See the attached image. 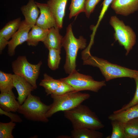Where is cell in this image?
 Wrapping results in <instances>:
<instances>
[{
	"instance_id": "cell-30",
	"label": "cell",
	"mask_w": 138,
	"mask_h": 138,
	"mask_svg": "<svg viewBox=\"0 0 138 138\" xmlns=\"http://www.w3.org/2000/svg\"><path fill=\"white\" fill-rule=\"evenodd\" d=\"M61 80V83L58 88L51 95H60L71 91H75L74 88L70 85Z\"/></svg>"
},
{
	"instance_id": "cell-16",
	"label": "cell",
	"mask_w": 138,
	"mask_h": 138,
	"mask_svg": "<svg viewBox=\"0 0 138 138\" xmlns=\"http://www.w3.org/2000/svg\"><path fill=\"white\" fill-rule=\"evenodd\" d=\"M60 29L57 27L49 29L47 37L43 42L48 49L53 48L61 50L63 37L59 33Z\"/></svg>"
},
{
	"instance_id": "cell-31",
	"label": "cell",
	"mask_w": 138,
	"mask_h": 138,
	"mask_svg": "<svg viewBox=\"0 0 138 138\" xmlns=\"http://www.w3.org/2000/svg\"><path fill=\"white\" fill-rule=\"evenodd\" d=\"M5 111L1 108H0V114L1 115H4L9 117L11 121L14 122H21L22 120L18 115L11 112Z\"/></svg>"
},
{
	"instance_id": "cell-28",
	"label": "cell",
	"mask_w": 138,
	"mask_h": 138,
	"mask_svg": "<svg viewBox=\"0 0 138 138\" xmlns=\"http://www.w3.org/2000/svg\"><path fill=\"white\" fill-rule=\"evenodd\" d=\"M134 79L135 80L136 85V90L134 97L128 103L124 105L121 109L116 110L117 111L123 110L138 104V75Z\"/></svg>"
},
{
	"instance_id": "cell-1",
	"label": "cell",
	"mask_w": 138,
	"mask_h": 138,
	"mask_svg": "<svg viewBox=\"0 0 138 138\" xmlns=\"http://www.w3.org/2000/svg\"><path fill=\"white\" fill-rule=\"evenodd\" d=\"M64 112V117L71 122L73 129L88 128L98 130L104 127L95 113L81 104Z\"/></svg>"
},
{
	"instance_id": "cell-8",
	"label": "cell",
	"mask_w": 138,
	"mask_h": 138,
	"mask_svg": "<svg viewBox=\"0 0 138 138\" xmlns=\"http://www.w3.org/2000/svg\"><path fill=\"white\" fill-rule=\"evenodd\" d=\"M42 64L40 61L37 64H31L28 62L25 56H22L13 62L12 66L14 74L24 78L36 89L37 88L36 81Z\"/></svg>"
},
{
	"instance_id": "cell-7",
	"label": "cell",
	"mask_w": 138,
	"mask_h": 138,
	"mask_svg": "<svg viewBox=\"0 0 138 138\" xmlns=\"http://www.w3.org/2000/svg\"><path fill=\"white\" fill-rule=\"evenodd\" d=\"M61 80L71 86L75 91L89 90L97 92L106 85L105 80H95L91 76L81 74L76 70Z\"/></svg>"
},
{
	"instance_id": "cell-3",
	"label": "cell",
	"mask_w": 138,
	"mask_h": 138,
	"mask_svg": "<svg viewBox=\"0 0 138 138\" xmlns=\"http://www.w3.org/2000/svg\"><path fill=\"white\" fill-rule=\"evenodd\" d=\"M62 45L66 52L65 62L64 68L66 73L69 74L76 70V60L78 52L79 49H84L86 48V40L82 36L78 38L75 37L71 24L67 28Z\"/></svg>"
},
{
	"instance_id": "cell-14",
	"label": "cell",
	"mask_w": 138,
	"mask_h": 138,
	"mask_svg": "<svg viewBox=\"0 0 138 138\" xmlns=\"http://www.w3.org/2000/svg\"><path fill=\"white\" fill-rule=\"evenodd\" d=\"M34 0H29L27 4L20 8L25 22L32 27L36 25L40 11Z\"/></svg>"
},
{
	"instance_id": "cell-25",
	"label": "cell",
	"mask_w": 138,
	"mask_h": 138,
	"mask_svg": "<svg viewBox=\"0 0 138 138\" xmlns=\"http://www.w3.org/2000/svg\"><path fill=\"white\" fill-rule=\"evenodd\" d=\"M111 121L112 132L111 135L107 138H125L124 123L116 120Z\"/></svg>"
},
{
	"instance_id": "cell-15",
	"label": "cell",
	"mask_w": 138,
	"mask_h": 138,
	"mask_svg": "<svg viewBox=\"0 0 138 138\" xmlns=\"http://www.w3.org/2000/svg\"><path fill=\"white\" fill-rule=\"evenodd\" d=\"M20 105L16 100L12 90L0 94V107L3 110L8 112H17Z\"/></svg>"
},
{
	"instance_id": "cell-33",
	"label": "cell",
	"mask_w": 138,
	"mask_h": 138,
	"mask_svg": "<svg viewBox=\"0 0 138 138\" xmlns=\"http://www.w3.org/2000/svg\"><path fill=\"white\" fill-rule=\"evenodd\" d=\"M9 41L5 38L0 36V52L1 53L6 46L8 45Z\"/></svg>"
},
{
	"instance_id": "cell-2",
	"label": "cell",
	"mask_w": 138,
	"mask_h": 138,
	"mask_svg": "<svg viewBox=\"0 0 138 138\" xmlns=\"http://www.w3.org/2000/svg\"><path fill=\"white\" fill-rule=\"evenodd\" d=\"M83 61L84 65L98 68L107 81L124 77L134 78L138 75V71L111 63L103 59L93 56L91 54Z\"/></svg>"
},
{
	"instance_id": "cell-17",
	"label": "cell",
	"mask_w": 138,
	"mask_h": 138,
	"mask_svg": "<svg viewBox=\"0 0 138 138\" xmlns=\"http://www.w3.org/2000/svg\"><path fill=\"white\" fill-rule=\"evenodd\" d=\"M138 118V104L121 111H115L108 117L111 121L116 120L124 123Z\"/></svg>"
},
{
	"instance_id": "cell-9",
	"label": "cell",
	"mask_w": 138,
	"mask_h": 138,
	"mask_svg": "<svg viewBox=\"0 0 138 138\" xmlns=\"http://www.w3.org/2000/svg\"><path fill=\"white\" fill-rule=\"evenodd\" d=\"M32 27L27 24L24 20L21 21L19 29L9 41L8 53L10 56L14 55L15 49L18 46L27 42L28 33Z\"/></svg>"
},
{
	"instance_id": "cell-23",
	"label": "cell",
	"mask_w": 138,
	"mask_h": 138,
	"mask_svg": "<svg viewBox=\"0 0 138 138\" xmlns=\"http://www.w3.org/2000/svg\"><path fill=\"white\" fill-rule=\"evenodd\" d=\"M48 50V65L52 70H55L59 67L61 59L60 55L61 51L53 48H49Z\"/></svg>"
},
{
	"instance_id": "cell-10",
	"label": "cell",
	"mask_w": 138,
	"mask_h": 138,
	"mask_svg": "<svg viewBox=\"0 0 138 138\" xmlns=\"http://www.w3.org/2000/svg\"><path fill=\"white\" fill-rule=\"evenodd\" d=\"M36 3L40 11L36 25L45 29L57 27L55 17L47 4L36 2Z\"/></svg>"
},
{
	"instance_id": "cell-26",
	"label": "cell",
	"mask_w": 138,
	"mask_h": 138,
	"mask_svg": "<svg viewBox=\"0 0 138 138\" xmlns=\"http://www.w3.org/2000/svg\"><path fill=\"white\" fill-rule=\"evenodd\" d=\"M85 0H71L69 8L70 18L77 16L84 12V6Z\"/></svg>"
},
{
	"instance_id": "cell-21",
	"label": "cell",
	"mask_w": 138,
	"mask_h": 138,
	"mask_svg": "<svg viewBox=\"0 0 138 138\" xmlns=\"http://www.w3.org/2000/svg\"><path fill=\"white\" fill-rule=\"evenodd\" d=\"M61 82L60 79H54L45 73L44 74L43 79L41 80L39 85L44 88L47 95H48L52 94L55 91Z\"/></svg>"
},
{
	"instance_id": "cell-29",
	"label": "cell",
	"mask_w": 138,
	"mask_h": 138,
	"mask_svg": "<svg viewBox=\"0 0 138 138\" xmlns=\"http://www.w3.org/2000/svg\"><path fill=\"white\" fill-rule=\"evenodd\" d=\"M101 0H85L84 12L87 17H89L91 14L93 12L96 6Z\"/></svg>"
},
{
	"instance_id": "cell-11",
	"label": "cell",
	"mask_w": 138,
	"mask_h": 138,
	"mask_svg": "<svg viewBox=\"0 0 138 138\" xmlns=\"http://www.w3.org/2000/svg\"><path fill=\"white\" fill-rule=\"evenodd\" d=\"M13 85L18 93V101L21 105L28 96L34 89L33 86L25 79L17 75L13 74Z\"/></svg>"
},
{
	"instance_id": "cell-22",
	"label": "cell",
	"mask_w": 138,
	"mask_h": 138,
	"mask_svg": "<svg viewBox=\"0 0 138 138\" xmlns=\"http://www.w3.org/2000/svg\"><path fill=\"white\" fill-rule=\"evenodd\" d=\"M125 138H138V118L124 123Z\"/></svg>"
},
{
	"instance_id": "cell-6",
	"label": "cell",
	"mask_w": 138,
	"mask_h": 138,
	"mask_svg": "<svg viewBox=\"0 0 138 138\" xmlns=\"http://www.w3.org/2000/svg\"><path fill=\"white\" fill-rule=\"evenodd\" d=\"M109 24L114 31V38L120 45L124 47L127 55L135 43V33L131 27L126 25L122 20L116 16L110 17Z\"/></svg>"
},
{
	"instance_id": "cell-27",
	"label": "cell",
	"mask_w": 138,
	"mask_h": 138,
	"mask_svg": "<svg viewBox=\"0 0 138 138\" xmlns=\"http://www.w3.org/2000/svg\"><path fill=\"white\" fill-rule=\"evenodd\" d=\"M15 122L11 121L8 123L0 122V138H13V130L16 126Z\"/></svg>"
},
{
	"instance_id": "cell-18",
	"label": "cell",
	"mask_w": 138,
	"mask_h": 138,
	"mask_svg": "<svg viewBox=\"0 0 138 138\" xmlns=\"http://www.w3.org/2000/svg\"><path fill=\"white\" fill-rule=\"evenodd\" d=\"M29 31L27 41L29 46H36L39 42L44 41L49 32V29H45L36 25L33 26Z\"/></svg>"
},
{
	"instance_id": "cell-5",
	"label": "cell",
	"mask_w": 138,
	"mask_h": 138,
	"mask_svg": "<svg viewBox=\"0 0 138 138\" xmlns=\"http://www.w3.org/2000/svg\"><path fill=\"white\" fill-rule=\"evenodd\" d=\"M50 107V105L42 102L39 97L30 94L20 105L17 112L29 120L46 123L49 121L46 114Z\"/></svg>"
},
{
	"instance_id": "cell-24",
	"label": "cell",
	"mask_w": 138,
	"mask_h": 138,
	"mask_svg": "<svg viewBox=\"0 0 138 138\" xmlns=\"http://www.w3.org/2000/svg\"><path fill=\"white\" fill-rule=\"evenodd\" d=\"M13 74L0 71V90L1 92H6L12 90Z\"/></svg>"
},
{
	"instance_id": "cell-20",
	"label": "cell",
	"mask_w": 138,
	"mask_h": 138,
	"mask_svg": "<svg viewBox=\"0 0 138 138\" xmlns=\"http://www.w3.org/2000/svg\"><path fill=\"white\" fill-rule=\"evenodd\" d=\"M97 130L88 128L74 129L71 131L73 138H101L103 133Z\"/></svg>"
},
{
	"instance_id": "cell-32",
	"label": "cell",
	"mask_w": 138,
	"mask_h": 138,
	"mask_svg": "<svg viewBox=\"0 0 138 138\" xmlns=\"http://www.w3.org/2000/svg\"><path fill=\"white\" fill-rule=\"evenodd\" d=\"M113 0H104L102 3V7L98 19L101 20L109 6L111 5Z\"/></svg>"
},
{
	"instance_id": "cell-13",
	"label": "cell",
	"mask_w": 138,
	"mask_h": 138,
	"mask_svg": "<svg viewBox=\"0 0 138 138\" xmlns=\"http://www.w3.org/2000/svg\"><path fill=\"white\" fill-rule=\"evenodd\" d=\"M68 0H48L47 4L53 14L57 27L60 29L63 27V18Z\"/></svg>"
},
{
	"instance_id": "cell-12",
	"label": "cell",
	"mask_w": 138,
	"mask_h": 138,
	"mask_svg": "<svg viewBox=\"0 0 138 138\" xmlns=\"http://www.w3.org/2000/svg\"><path fill=\"white\" fill-rule=\"evenodd\" d=\"M111 7L116 14L127 16L138 10V0H113Z\"/></svg>"
},
{
	"instance_id": "cell-19",
	"label": "cell",
	"mask_w": 138,
	"mask_h": 138,
	"mask_svg": "<svg viewBox=\"0 0 138 138\" xmlns=\"http://www.w3.org/2000/svg\"><path fill=\"white\" fill-rule=\"evenodd\" d=\"M21 21L20 17L8 22L0 30V36L8 40L19 29Z\"/></svg>"
},
{
	"instance_id": "cell-4",
	"label": "cell",
	"mask_w": 138,
	"mask_h": 138,
	"mask_svg": "<svg viewBox=\"0 0 138 138\" xmlns=\"http://www.w3.org/2000/svg\"><path fill=\"white\" fill-rule=\"evenodd\" d=\"M53 103L46 114L48 118L60 111H64L72 109L88 99L90 95L80 91H73L60 95H51Z\"/></svg>"
}]
</instances>
